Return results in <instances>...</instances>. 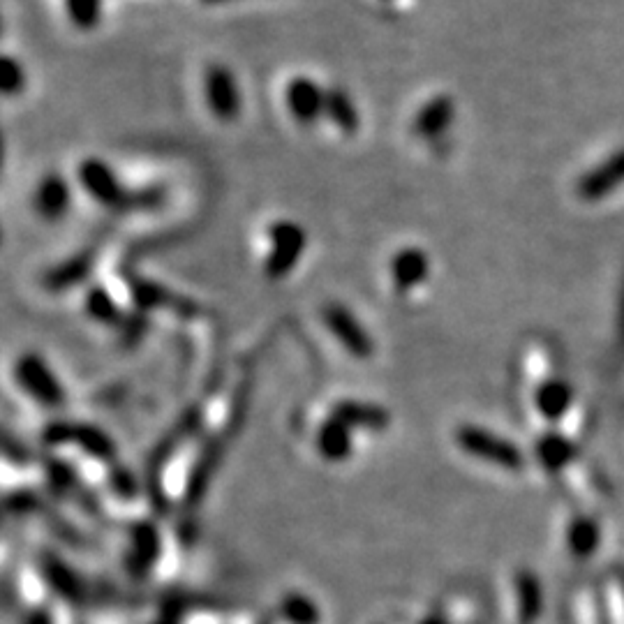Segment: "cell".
<instances>
[{"mask_svg": "<svg viewBox=\"0 0 624 624\" xmlns=\"http://www.w3.org/2000/svg\"><path fill=\"white\" fill-rule=\"evenodd\" d=\"M77 181L93 202L109 208V211L130 213L132 188L123 183V178L104 158L91 155V158L81 160L77 167Z\"/></svg>", "mask_w": 624, "mask_h": 624, "instance_id": "cell-1", "label": "cell"}, {"mask_svg": "<svg viewBox=\"0 0 624 624\" xmlns=\"http://www.w3.org/2000/svg\"><path fill=\"white\" fill-rule=\"evenodd\" d=\"M269 252L264 259V273L271 280H282L299 266L303 252L308 248V232L301 222L292 218H278L269 225Z\"/></svg>", "mask_w": 624, "mask_h": 624, "instance_id": "cell-2", "label": "cell"}, {"mask_svg": "<svg viewBox=\"0 0 624 624\" xmlns=\"http://www.w3.org/2000/svg\"><path fill=\"white\" fill-rule=\"evenodd\" d=\"M204 102L215 121L234 123L243 111V93L236 72L227 63H211L204 70Z\"/></svg>", "mask_w": 624, "mask_h": 624, "instance_id": "cell-3", "label": "cell"}, {"mask_svg": "<svg viewBox=\"0 0 624 624\" xmlns=\"http://www.w3.org/2000/svg\"><path fill=\"white\" fill-rule=\"evenodd\" d=\"M285 107L301 128H312L326 116V86L308 74H296L285 86Z\"/></svg>", "mask_w": 624, "mask_h": 624, "instance_id": "cell-4", "label": "cell"}, {"mask_svg": "<svg viewBox=\"0 0 624 624\" xmlns=\"http://www.w3.org/2000/svg\"><path fill=\"white\" fill-rule=\"evenodd\" d=\"M74 192L70 178L61 172H47L35 183L31 204L33 211L44 222H61L72 211Z\"/></svg>", "mask_w": 624, "mask_h": 624, "instance_id": "cell-5", "label": "cell"}, {"mask_svg": "<svg viewBox=\"0 0 624 624\" xmlns=\"http://www.w3.org/2000/svg\"><path fill=\"white\" fill-rule=\"evenodd\" d=\"M324 324L336 336L338 343L352 354L361 356V359L373 354V338L368 336V331L363 329V324L349 308L340 306V303H329L324 308Z\"/></svg>", "mask_w": 624, "mask_h": 624, "instance_id": "cell-6", "label": "cell"}, {"mask_svg": "<svg viewBox=\"0 0 624 624\" xmlns=\"http://www.w3.org/2000/svg\"><path fill=\"white\" fill-rule=\"evenodd\" d=\"M95 264H98V250L95 248L74 252V255L65 257L63 262L54 264L42 273V287L56 294L68 292V289L79 287L81 282L91 278Z\"/></svg>", "mask_w": 624, "mask_h": 624, "instance_id": "cell-7", "label": "cell"}, {"mask_svg": "<svg viewBox=\"0 0 624 624\" xmlns=\"http://www.w3.org/2000/svg\"><path fill=\"white\" fill-rule=\"evenodd\" d=\"M453 121H456V100L449 93H440L416 109L412 130L423 141H435L447 135Z\"/></svg>", "mask_w": 624, "mask_h": 624, "instance_id": "cell-8", "label": "cell"}, {"mask_svg": "<svg viewBox=\"0 0 624 624\" xmlns=\"http://www.w3.org/2000/svg\"><path fill=\"white\" fill-rule=\"evenodd\" d=\"M624 185V148L594 167L576 185V195L583 202H601Z\"/></svg>", "mask_w": 624, "mask_h": 624, "instance_id": "cell-9", "label": "cell"}, {"mask_svg": "<svg viewBox=\"0 0 624 624\" xmlns=\"http://www.w3.org/2000/svg\"><path fill=\"white\" fill-rule=\"evenodd\" d=\"M391 280L398 292H412L430 276V257L423 248L405 245L391 257Z\"/></svg>", "mask_w": 624, "mask_h": 624, "instance_id": "cell-10", "label": "cell"}, {"mask_svg": "<svg viewBox=\"0 0 624 624\" xmlns=\"http://www.w3.org/2000/svg\"><path fill=\"white\" fill-rule=\"evenodd\" d=\"M326 121L333 128L343 132L345 137H354L361 130V111L354 95L345 86L333 84L326 88Z\"/></svg>", "mask_w": 624, "mask_h": 624, "instance_id": "cell-11", "label": "cell"}, {"mask_svg": "<svg viewBox=\"0 0 624 624\" xmlns=\"http://www.w3.org/2000/svg\"><path fill=\"white\" fill-rule=\"evenodd\" d=\"M86 312L91 315L95 322L114 326L123 322V312L118 308V303L114 301V296L107 292V287L102 285H91L86 292Z\"/></svg>", "mask_w": 624, "mask_h": 624, "instance_id": "cell-12", "label": "cell"}, {"mask_svg": "<svg viewBox=\"0 0 624 624\" xmlns=\"http://www.w3.org/2000/svg\"><path fill=\"white\" fill-rule=\"evenodd\" d=\"M63 7L72 28H77V31L91 33L100 26L104 0H63Z\"/></svg>", "mask_w": 624, "mask_h": 624, "instance_id": "cell-13", "label": "cell"}, {"mask_svg": "<svg viewBox=\"0 0 624 624\" xmlns=\"http://www.w3.org/2000/svg\"><path fill=\"white\" fill-rule=\"evenodd\" d=\"M0 77H3V84L0 86H3L5 98H17V95L26 91L28 72L19 58L5 54L3 63H0Z\"/></svg>", "mask_w": 624, "mask_h": 624, "instance_id": "cell-14", "label": "cell"}, {"mask_svg": "<svg viewBox=\"0 0 624 624\" xmlns=\"http://www.w3.org/2000/svg\"><path fill=\"white\" fill-rule=\"evenodd\" d=\"M132 287V296H135L137 306L141 308H160V306H167V303H172L169 299H172V294L167 292L165 287L155 285L153 280H144V278H135L130 282Z\"/></svg>", "mask_w": 624, "mask_h": 624, "instance_id": "cell-15", "label": "cell"}, {"mask_svg": "<svg viewBox=\"0 0 624 624\" xmlns=\"http://www.w3.org/2000/svg\"><path fill=\"white\" fill-rule=\"evenodd\" d=\"M167 204V188L165 185H144V188L132 190V204L130 213H151L160 211Z\"/></svg>", "mask_w": 624, "mask_h": 624, "instance_id": "cell-16", "label": "cell"}, {"mask_svg": "<svg viewBox=\"0 0 624 624\" xmlns=\"http://www.w3.org/2000/svg\"><path fill=\"white\" fill-rule=\"evenodd\" d=\"M204 5H225V3H234V0H202Z\"/></svg>", "mask_w": 624, "mask_h": 624, "instance_id": "cell-17", "label": "cell"}]
</instances>
